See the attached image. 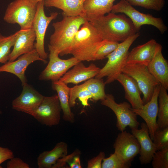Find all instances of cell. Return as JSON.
<instances>
[{"instance_id":"6da1fadb","label":"cell","mask_w":168,"mask_h":168,"mask_svg":"<svg viewBox=\"0 0 168 168\" xmlns=\"http://www.w3.org/2000/svg\"><path fill=\"white\" fill-rule=\"evenodd\" d=\"M96 28L103 40L119 42L139 32L124 14L111 12L106 15L86 18Z\"/></svg>"},{"instance_id":"7a4b0ae2","label":"cell","mask_w":168,"mask_h":168,"mask_svg":"<svg viewBox=\"0 0 168 168\" xmlns=\"http://www.w3.org/2000/svg\"><path fill=\"white\" fill-rule=\"evenodd\" d=\"M63 16L61 20L52 24L54 31L48 46L49 50H53L62 56L68 54L76 33L88 21L84 16Z\"/></svg>"},{"instance_id":"3957f363","label":"cell","mask_w":168,"mask_h":168,"mask_svg":"<svg viewBox=\"0 0 168 168\" xmlns=\"http://www.w3.org/2000/svg\"><path fill=\"white\" fill-rule=\"evenodd\" d=\"M138 32L129 37L126 40L119 43L116 48L107 55L108 60L105 66L95 77L103 78L106 77L105 84L110 83L116 80L118 76L122 72L126 64L129 49L133 42L140 36Z\"/></svg>"},{"instance_id":"277c9868","label":"cell","mask_w":168,"mask_h":168,"mask_svg":"<svg viewBox=\"0 0 168 168\" xmlns=\"http://www.w3.org/2000/svg\"><path fill=\"white\" fill-rule=\"evenodd\" d=\"M37 2L34 0H14L8 5L3 20L10 24H17L20 30L32 27Z\"/></svg>"},{"instance_id":"5b68a950","label":"cell","mask_w":168,"mask_h":168,"mask_svg":"<svg viewBox=\"0 0 168 168\" xmlns=\"http://www.w3.org/2000/svg\"><path fill=\"white\" fill-rule=\"evenodd\" d=\"M111 12L123 13L128 16L138 32L141 26L145 25L156 27L161 34H163L167 30L161 18L154 17L149 14L141 12L125 0H121L114 5Z\"/></svg>"},{"instance_id":"8992f818","label":"cell","mask_w":168,"mask_h":168,"mask_svg":"<svg viewBox=\"0 0 168 168\" xmlns=\"http://www.w3.org/2000/svg\"><path fill=\"white\" fill-rule=\"evenodd\" d=\"M122 72L129 75L136 81L143 94L142 99L144 104L148 102L159 83L150 72L147 66L139 64H126Z\"/></svg>"},{"instance_id":"52a82bcc","label":"cell","mask_w":168,"mask_h":168,"mask_svg":"<svg viewBox=\"0 0 168 168\" xmlns=\"http://www.w3.org/2000/svg\"><path fill=\"white\" fill-rule=\"evenodd\" d=\"M100 101L102 105L109 108L115 114L117 118L116 126L118 130L123 131L128 126L131 128H138L140 124L137 120V115L129 103L124 101L118 103L114 96L109 94H106L105 98Z\"/></svg>"},{"instance_id":"ba28073f","label":"cell","mask_w":168,"mask_h":168,"mask_svg":"<svg viewBox=\"0 0 168 168\" xmlns=\"http://www.w3.org/2000/svg\"><path fill=\"white\" fill-rule=\"evenodd\" d=\"M44 1L37 2V10L34 18L32 28L36 35L35 49L40 57L47 61L48 56L44 49V38L48 26L53 20L56 19L58 13L56 12L50 13L49 16L46 15L44 11Z\"/></svg>"},{"instance_id":"9c48e42d","label":"cell","mask_w":168,"mask_h":168,"mask_svg":"<svg viewBox=\"0 0 168 168\" xmlns=\"http://www.w3.org/2000/svg\"><path fill=\"white\" fill-rule=\"evenodd\" d=\"M61 110L57 95L44 96L40 104L31 115L41 124L51 127L59 123Z\"/></svg>"},{"instance_id":"30bf717a","label":"cell","mask_w":168,"mask_h":168,"mask_svg":"<svg viewBox=\"0 0 168 168\" xmlns=\"http://www.w3.org/2000/svg\"><path fill=\"white\" fill-rule=\"evenodd\" d=\"M49 50V61L39 76L40 80L52 82L58 80L69 69L80 61L74 57L66 59H61L58 53L52 50Z\"/></svg>"},{"instance_id":"8fae6325","label":"cell","mask_w":168,"mask_h":168,"mask_svg":"<svg viewBox=\"0 0 168 168\" xmlns=\"http://www.w3.org/2000/svg\"><path fill=\"white\" fill-rule=\"evenodd\" d=\"M102 40L96 28L87 21L76 33L68 54L73 56Z\"/></svg>"},{"instance_id":"7c38bea8","label":"cell","mask_w":168,"mask_h":168,"mask_svg":"<svg viewBox=\"0 0 168 168\" xmlns=\"http://www.w3.org/2000/svg\"><path fill=\"white\" fill-rule=\"evenodd\" d=\"M22 86L21 93L12 102V108L18 111L31 115L40 104L44 96L27 83Z\"/></svg>"},{"instance_id":"4fadbf2b","label":"cell","mask_w":168,"mask_h":168,"mask_svg":"<svg viewBox=\"0 0 168 168\" xmlns=\"http://www.w3.org/2000/svg\"><path fill=\"white\" fill-rule=\"evenodd\" d=\"M16 60L8 61L0 66V72H5L12 73L17 76L20 80L22 85L27 82L25 72L27 67L35 61L40 60L44 63H47L41 58L35 49L32 51L23 54Z\"/></svg>"},{"instance_id":"5bb4252c","label":"cell","mask_w":168,"mask_h":168,"mask_svg":"<svg viewBox=\"0 0 168 168\" xmlns=\"http://www.w3.org/2000/svg\"><path fill=\"white\" fill-rule=\"evenodd\" d=\"M160 85L159 83L155 87L150 100L137 109L132 108L138 115L142 118L145 121L149 130L150 135L153 140L155 132L158 129L157 124L158 112V96Z\"/></svg>"},{"instance_id":"9a60e30c","label":"cell","mask_w":168,"mask_h":168,"mask_svg":"<svg viewBox=\"0 0 168 168\" xmlns=\"http://www.w3.org/2000/svg\"><path fill=\"white\" fill-rule=\"evenodd\" d=\"M113 147L114 152L128 161L132 162L140 151L137 139L132 133L124 130L118 134Z\"/></svg>"},{"instance_id":"2e32d148","label":"cell","mask_w":168,"mask_h":168,"mask_svg":"<svg viewBox=\"0 0 168 168\" xmlns=\"http://www.w3.org/2000/svg\"><path fill=\"white\" fill-rule=\"evenodd\" d=\"M141 128H132V133L137 139L140 145L139 160L142 164L150 163L156 151L155 146L151 139L148 128L145 123L141 124Z\"/></svg>"},{"instance_id":"e0dca14e","label":"cell","mask_w":168,"mask_h":168,"mask_svg":"<svg viewBox=\"0 0 168 168\" xmlns=\"http://www.w3.org/2000/svg\"><path fill=\"white\" fill-rule=\"evenodd\" d=\"M82 62L80 61L74 66L59 80L66 84L72 83L77 85L95 77L100 68L93 63L86 67Z\"/></svg>"},{"instance_id":"ac0fdd59","label":"cell","mask_w":168,"mask_h":168,"mask_svg":"<svg viewBox=\"0 0 168 168\" xmlns=\"http://www.w3.org/2000/svg\"><path fill=\"white\" fill-rule=\"evenodd\" d=\"M119 43L102 40L73 57L80 61L102 60L116 48Z\"/></svg>"},{"instance_id":"d6986e66","label":"cell","mask_w":168,"mask_h":168,"mask_svg":"<svg viewBox=\"0 0 168 168\" xmlns=\"http://www.w3.org/2000/svg\"><path fill=\"white\" fill-rule=\"evenodd\" d=\"M35 34L32 28L17 31V37L13 49L9 56L8 61H14L21 55L35 49Z\"/></svg>"},{"instance_id":"ffe728a7","label":"cell","mask_w":168,"mask_h":168,"mask_svg":"<svg viewBox=\"0 0 168 168\" xmlns=\"http://www.w3.org/2000/svg\"><path fill=\"white\" fill-rule=\"evenodd\" d=\"M162 47L158 43L154 55L147 65L150 72L164 87L168 89V62L162 54Z\"/></svg>"},{"instance_id":"44dd1931","label":"cell","mask_w":168,"mask_h":168,"mask_svg":"<svg viewBox=\"0 0 168 168\" xmlns=\"http://www.w3.org/2000/svg\"><path fill=\"white\" fill-rule=\"evenodd\" d=\"M158 44L155 40L152 39L134 48L128 53L126 64H139L147 66L154 55Z\"/></svg>"},{"instance_id":"7402d4cb","label":"cell","mask_w":168,"mask_h":168,"mask_svg":"<svg viewBox=\"0 0 168 168\" xmlns=\"http://www.w3.org/2000/svg\"><path fill=\"white\" fill-rule=\"evenodd\" d=\"M123 87L125 98L128 101L132 108L137 109L144 104L141 95L142 92L136 81L127 74L122 72L116 78Z\"/></svg>"},{"instance_id":"603a6c76","label":"cell","mask_w":168,"mask_h":168,"mask_svg":"<svg viewBox=\"0 0 168 168\" xmlns=\"http://www.w3.org/2000/svg\"><path fill=\"white\" fill-rule=\"evenodd\" d=\"M85 0H45L44 5L54 7L63 11V16L85 17L84 8Z\"/></svg>"},{"instance_id":"cb8c5ba5","label":"cell","mask_w":168,"mask_h":168,"mask_svg":"<svg viewBox=\"0 0 168 168\" xmlns=\"http://www.w3.org/2000/svg\"><path fill=\"white\" fill-rule=\"evenodd\" d=\"M52 88L57 92L63 112V119L70 123H74L75 115L71 110L69 104L70 88L67 84L60 80L52 82Z\"/></svg>"},{"instance_id":"d4e9b609","label":"cell","mask_w":168,"mask_h":168,"mask_svg":"<svg viewBox=\"0 0 168 168\" xmlns=\"http://www.w3.org/2000/svg\"><path fill=\"white\" fill-rule=\"evenodd\" d=\"M68 154V145L63 142H58L50 151H44L37 158L39 168H53L58 160Z\"/></svg>"},{"instance_id":"484cf974","label":"cell","mask_w":168,"mask_h":168,"mask_svg":"<svg viewBox=\"0 0 168 168\" xmlns=\"http://www.w3.org/2000/svg\"><path fill=\"white\" fill-rule=\"evenodd\" d=\"M115 0H85L84 8L86 18L95 17L111 12Z\"/></svg>"},{"instance_id":"4316f807","label":"cell","mask_w":168,"mask_h":168,"mask_svg":"<svg viewBox=\"0 0 168 168\" xmlns=\"http://www.w3.org/2000/svg\"><path fill=\"white\" fill-rule=\"evenodd\" d=\"M160 85L157 124L158 128L162 129L168 127V95L167 90Z\"/></svg>"},{"instance_id":"83f0119b","label":"cell","mask_w":168,"mask_h":168,"mask_svg":"<svg viewBox=\"0 0 168 168\" xmlns=\"http://www.w3.org/2000/svg\"><path fill=\"white\" fill-rule=\"evenodd\" d=\"M77 99H79L84 106L89 105L88 103L89 99L94 101V97L92 94L82 84L77 85L70 88L69 104L71 108L75 107Z\"/></svg>"},{"instance_id":"f1b7e54d","label":"cell","mask_w":168,"mask_h":168,"mask_svg":"<svg viewBox=\"0 0 168 168\" xmlns=\"http://www.w3.org/2000/svg\"><path fill=\"white\" fill-rule=\"evenodd\" d=\"M82 84L92 94L94 97V102L102 100L106 97L105 84L103 78H93L85 81Z\"/></svg>"},{"instance_id":"f546056e","label":"cell","mask_w":168,"mask_h":168,"mask_svg":"<svg viewBox=\"0 0 168 168\" xmlns=\"http://www.w3.org/2000/svg\"><path fill=\"white\" fill-rule=\"evenodd\" d=\"M17 34V31L7 36L0 33V63L4 64L8 61L11 49L14 45Z\"/></svg>"},{"instance_id":"4dcf8cb0","label":"cell","mask_w":168,"mask_h":168,"mask_svg":"<svg viewBox=\"0 0 168 168\" xmlns=\"http://www.w3.org/2000/svg\"><path fill=\"white\" fill-rule=\"evenodd\" d=\"M131 162L125 161L119 155L114 152L109 157L103 159L101 168H129Z\"/></svg>"},{"instance_id":"1f68e13d","label":"cell","mask_w":168,"mask_h":168,"mask_svg":"<svg viewBox=\"0 0 168 168\" xmlns=\"http://www.w3.org/2000/svg\"><path fill=\"white\" fill-rule=\"evenodd\" d=\"M81 151L78 149L75 150L70 154H68L59 159L54 165L53 168L63 167L66 163L70 168H81L80 160Z\"/></svg>"},{"instance_id":"d6a6232c","label":"cell","mask_w":168,"mask_h":168,"mask_svg":"<svg viewBox=\"0 0 168 168\" xmlns=\"http://www.w3.org/2000/svg\"><path fill=\"white\" fill-rule=\"evenodd\" d=\"M133 6L140 7L156 11L161 10L164 6V0H125Z\"/></svg>"},{"instance_id":"836d02e7","label":"cell","mask_w":168,"mask_h":168,"mask_svg":"<svg viewBox=\"0 0 168 168\" xmlns=\"http://www.w3.org/2000/svg\"><path fill=\"white\" fill-rule=\"evenodd\" d=\"M153 168H168V147L156 151L152 159Z\"/></svg>"},{"instance_id":"e575fe53","label":"cell","mask_w":168,"mask_h":168,"mask_svg":"<svg viewBox=\"0 0 168 168\" xmlns=\"http://www.w3.org/2000/svg\"><path fill=\"white\" fill-rule=\"evenodd\" d=\"M153 140L156 151L168 147V127L158 128L154 133Z\"/></svg>"},{"instance_id":"d590c367","label":"cell","mask_w":168,"mask_h":168,"mask_svg":"<svg viewBox=\"0 0 168 168\" xmlns=\"http://www.w3.org/2000/svg\"><path fill=\"white\" fill-rule=\"evenodd\" d=\"M105 153L100 152L96 157L89 160L87 162V168H101L102 163L105 158Z\"/></svg>"},{"instance_id":"8d00e7d4","label":"cell","mask_w":168,"mask_h":168,"mask_svg":"<svg viewBox=\"0 0 168 168\" xmlns=\"http://www.w3.org/2000/svg\"><path fill=\"white\" fill-rule=\"evenodd\" d=\"M7 168H29L30 166L19 157H13L10 159L6 165Z\"/></svg>"},{"instance_id":"74e56055","label":"cell","mask_w":168,"mask_h":168,"mask_svg":"<svg viewBox=\"0 0 168 168\" xmlns=\"http://www.w3.org/2000/svg\"><path fill=\"white\" fill-rule=\"evenodd\" d=\"M13 157L14 155L11 150L7 147L0 146V168L2 167L0 166L1 164Z\"/></svg>"},{"instance_id":"f35d334b","label":"cell","mask_w":168,"mask_h":168,"mask_svg":"<svg viewBox=\"0 0 168 168\" xmlns=\"http://www.w3.org/2000/svg\"><path fill=\"white\" fill-rule=\"evenodd\" d=\"M35 2H38L41 1H44L45 0H34Z\"/></svg>"},{"instance_id":"ab89813d","label":"cell","mask_w":168,"mask_h":168,"mask_svg":"<svg viewBox=\"0 0 168 168\" xmlns=\"http://www.w3.org/2000/svg\"><path fill=\"white\" fill-rule=\"evenodd\" d=\"M2 111L1 110H0V114H2Z\"/></svg>"}]
</instances>
